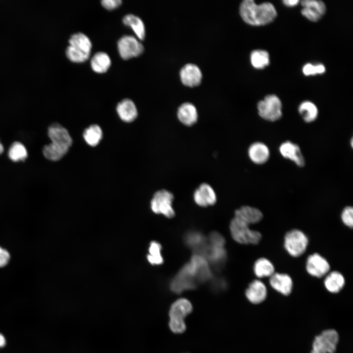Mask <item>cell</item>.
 <instances>
[{
  "label": "cell",
  "instance_id": "cell-1",
  "mask_svg": "<svg viewBox=\"0 0 353 353\" xmlns=\"http://www.w3.org/2000/svg\"><path fill=\"white\" fill-rule=\"evenodd\" d=\"M239 12L246 23L254 26L267 25L276 18L277 11L270 2L257 4L252 0H245L240 5Z\"/></svg>",
  "mask_w": 353,
  "mask_h": 353
},
{
  "label": "cell",
  "instance_id": "cell-2",
  "mask_svg": "<svg viewBox=\"0 0 353 353\" xmlns=\"http://www.w3.org/2000/svg\"><path fill=\"white\" fill-rule=\"evenodd\" d=\"M69 43L66 54L69 60L76 63H82L89 58L92 44L86 35L80 32L74 34L70 37Z\"/></svg>",
  "mask_w": 353,
  "mask_h": 353
},
{
  "label": "cell",
  "instance_id": "cell-3",
  "mask_svg": "<svg viewBox=\"0 0 353 353\" xmlns=\"http://www.w3.org/2000/svg\"><path fill=\"white\" fill-rule=\"evenodd\" d=\"M192 310V305L187 299L180 298L176 301L171 306L169 310V327L176 333L184 331L186 325L185 318Z\"/></svg>",
  "mask_w": 353,
  "mask_h": 353
},
{
  "label": "cell",
  "instance_id": "cell-4",
  "mask_svg": "<svg viewBox=\"0 0 353 353\" xmlns=\"http://www.w3.org/2000/svg\"><path fill=\"white\" fill-rule=\"evenodd\" d=\"M229 228L233 239L240 244L255 245L262 238L260 232L250 229L249 225L235 217L231 221Z\"/></svg>",
  "mask_w": 353,
  "mask_h": 353
},
{
  "label": "cell",
  "instance_id": "cell-5",
  "mask_svg": "<svg viewBox=\"0 0 353 353\" xmlns=\"http://www.w3.org/2000/svg\"><path fill=\"white\" fill-rule=\"evenodd\" d=\"M308 244V238L301 230L293 229L288 231L284 238V247L288 253L295 257L305 252Z\"/></svg>",
  "mask_w": 353,
  "mask_h": 353
},
{
  "label": "cell",
  "instance_id": "cell-6",
  "mask_svg": "<svg viewBox=\"0 0 353 353\" xmlns=\"http://www.w3.org/2000/svg\"><path fill=\"white\" fill-rule=\"evenodd\" d=\"M259 116L263 119L274 122L282 116V104L279 99L275 95L266 96L257 105Z\"/></svg>",
  "mask_w": 353,
  "mask_h": 353
},
{
  "label": "cell",
  "instance_id": "cell-7",
  "mask_svg": "<svg viewBox=\"0 0 353 353\" xmlns=\"http://www.w3.org/2000/svg\"><path fill=\"white\" fill-rule=\"evenodd\" d=\"M174 196L170 191L162 189L156 192L151 202V209L156 214H161L168 218L175 214L172 206Z\"/></svg>",
  "mask_w": 353,
  "mask_h": 353
},
{
  "label": "cell",
  "instance_id": "cell-8",
  "mask_svg": "<svg viewBox=\"0 0 353 353\" xmlns=\"http://www.w3.org/2000/svg\"><path fill=\"white\" fill-rule=\"evenodd\" d=\"M195 271L190 262L185 264L172 280L170 287L175 293H179L196 287L197 281Z\"/></svg>",
  "mask_w": 353,
  "mask_h": 353
},
{
  "label": "cell",
  "instance_id": "cell-9",
  "mask_svg": "<svg viewBox=\"0 0 353 353\" xmlns=\"http://www.w3.org/2000/svg\"><path fill=\"white\" fill-rule=\"evenodd\" d=\"M338 341L339 335L335 330H325L315 337L310 353H334Z\"/></svg>",
  "mask_w": 353,
  "mask_h": 353
},
{
  "label": "cell",
  "instance_id": "cell-10",
  "mask_svg": "<svg viewBox=\"0 0 353 353\" xmlns=\"http://www.w3.org/2000/svg\"><path fill=\"white\" fill-rule=\"evenodd\" d=\"M118 49L121 57L126 60L141 54L144 51V47L133 36L125 35L119 40Z\"/></svg>",
  "mask_w": 353,
  "mask_h": 353
},
{
  "label": "cell",
  "instance_id": "cell-11",
  "mask_svg": "<svg viewBox=\"0 0 353 353\" xmlns=\"http://www.w3.org/2000/svg\"><path fill=\"white\" fill-rule=\"evenodd\" d=\"M306 270L310 275L321 278L329 272L330 265L324 257L318 253H314L307 257Z\"/></svg>",
  "mask_w": 353,
  "mask_h": 353
},
{
  "label": "cell",
  "instance_id": "cell-12",
  "mask_svg": "<svg viewBox=\"0 0 353 353\" xmlns=\"http://www.w3.org/2000/svg\"><path fill=\"white\" fill-rule=\"evenodd\" d=\"M302 15L308 20L316 22L325 14L326 7L321 0H304L301 1Z\"/></svg>",
  "mask_w": 353,
  "mask_h": 353
},
{
  "label": "cell",
  "instance_id": "cell-13",
  "mask_svg": "<svg viewBox=\"0 0 353 353\" xmlns=\"http://www.w3.org/2000/svg\"><path fill=\"white\" fill-rule=\"evenodd\" d=\"M196 203L202 207L214 204L217 200L216 193L213 188L208 184H201L195 191L193 195Z\"/></svg>",
  "mask_w": 353,
  "mask_h": 353
},
{
  "label": "cell",
  "instance_id": "cell-14",
  "mask_svg": "<svg viewBox=\"0 0 353 353\" xmlns=\"http://www.w3.org/2000/svg\"><path fill=\"white\" fill-rule=\"evenodd\" d=\"M180 77L184 85L194 87L200 84L202 74L198 66L194 64L189 63L181 68L180 71Z\"/></svg>",
  "mask_w": 353,
  "mask_h": 353
},
{
  "label": "cell",
  "instance_id": "cell-15",
  "mask_svg": "<svg viewBox=\"0 0 353 353\" xmlns=\"http://www.w3.org/2000/svg\"><path fill=\"white\" fill-rule=\"evenodd\" d=\"M48 136L52 143L70 148L73 140L68 130L61 125L54 123L48 128Z\"/></svg>",
  "mask_w": 353,
  "mask_h": 353
},
{
  "label": "cell",
  "instance_id": "cell-16",
  "mask_svg": "<svg viewBox=\"0 0 353 353\" xmlns=\"http://www.w3.org/2000/svg\"><path fill=\"white\" fill-rule=\"evenodd\" d=\"M269 282L273 289L285 296L292 291L293 281L288 274L275 273L270 277Z\"/></svg>",
  "mask_w": 353,
  "mask_h": 353
},
{
  "label": "cell",
  "instance_id": "cell-17",
  "mask_svg": "<svg viewBox=\"0 0 353 353\" xmlns=\"http://www.w3.org/2000/svg\"><path fill=\"white\" fill-rule=\"evenodd\" d=\"M234 217L250 226L261 221L263 215L258 209L248 205L241 206L235 212Z\"/></svg>",
  "mask_w": 353,
  "mask_h": 353
},
{
  "label": "cell",
  "instance_id": "cell-18",
  "mask_svg": "<svg viewBox=\"0 0 353 353\" xmlns=\"http://www.w3.org/2000/svg\"><path fill=\"white\" fill-rule=\"evenodd\" d=\"M279 150L284 157L292 160L298 166L304 165V159L298 145L290 141H286L281 144Z\"/></svg>",
  "mask_w": 353,
  "mask_h": 353
},
{
  "label": "cell",
  "instance_id": "cell-19",
  "mask_svg": "<svg viewBox=\"0 0 353 353\" xmlns=\"http://www.w3.org/2000/svg\"><path fill=\"white\" fill-rule=\"evenodd\" d=\"M245 295L250 302L257 304L265 300L267 290L265 285L261 281L255 279L250 283Z\"/></svg>",
  "mask_w": 353,
  "mask_h": 353
},
{
  "label": "cell",
  "instance_id": "cell-20",
  "mask_svg": "<svg viewBox=\"0 0 353 353\" xmlns=\"http://www.w3.org/2000/svg\"><path fill=\"white\" fill-rule=\"evenodd\" d=\"M177 117L183 125L186 126H192L198 120L197 110L192 103L188 102L183 103L177 109Z\"/></svg>",
  "mask_w": 353,
  "mask_h": 353
},
{
  "label": "cell",
  "instance_id": "cell-21",
  "mask_svg": "<svg viewBox=\"0 0 353 353\" xmlns=\"http://www.w3.org/2000/svg\"><path fill=\"white\" fill-rule=\"evenodd\" d=\"M190 263L192 265L198 281L202 282L208 280L211 277V272L206 259L202 255H194Z\"/></svg>",
  "mask_w": 353,
  "mask_h": 353
},
{
  "label": "cell",
  "instance_id": "cell-22",
  "mask_svg": "<svg viewBox=\"0 0 353 353\" xmlns=\"http://www.w3.org/2000/svg\"><path fill=\"white\" fill-rule=\"evenodd\" d=\"M248 155L251 161L257 164L266 162L269 158L270 151L268 147L263 143L255 142L248 149Z\"/></svg>",
  "mask_w": 353,
  "mask_h": 353
},
{
  "label": "cell",
  "instance_id": "cell-23",
  "mask_svg": "<svg viewBox=\"0 0 353 353\" xmlns=\"http://www.w3.org/2000/svg\"><path fill=\"white\" fill-rule=\"evenodd\" d=\"M116 110L119 117L125 122L133 121L138 115L134 103L129 99L121 101L117 106Z\"/></svg>",
  "mask_w": 353,
  "mask_h": 353
},
{
  "label": "cell",
  "instance_id": "cell-24",
  "mask_svg": "<svg viewBox=\"0 0 353 353\" xmlns=\"http://www.w3.org/2000/svg\"><path fill=\"white\" fill-rule=\"evenodd\" d=\"M324 285L330 293H337L341 290L345 283L344 276L338 271L329 273L324 279Z\"/></svg>",
  "mask_w": 353,
  "mask_h": 353
},
{
  "label": "cell",
  "instance_id": "cell-25",
  "mask_svg": "<svg viewBox=\"0 0 353 353\" xmlns=\"http://www.w3.org/2000/svg\"><path fill=\"white\" fill-rule=\"evenodd\" d=\"M201 251H204L206 258L215 265L223 264L226 259V253L224 247L209 244L208 245H205Z\"/></svg>",
  "mask_w": 353,
  "mask_h": 353
},
{
  "label": "cell",
  "instance_id": "cell-26",
  "mask_svg": "<svg viewBox=\"0 0 353 353\" xmlns=\"http://www.w3.org/2000/svg\"><path fill=\"white\" fill-rule=\"evenodd\" d=\"M111 65L109 56L105 52H98L95 53L91 60V66L93 70L98 73L106 72Z\"/></svg>",
  "mask_w": 353,
  "mask_h": 353
},
{
  "label": "cell",
  "instance_id": "cell-27",
  "mask_svg": "<svg viewBox=\"0 0 353 353\" xmlns=\"http://www.w3.org/2000/svg\"><path fill=\"white\" fill-rule=\"evenodd\" d=\"M253 271L258 278L270 277L275 273V267L269 259L261 257L255 262Z\"/></svg>",
  "mask_w": 353,
  "mask_h": 353
},
{
  "label": "cell",
  "instance_id": "cell-28",
  "mask_svg": "<svg viewBox=\"0 0 353 353\" xmlns=\"http://www.w3.org/2000/svg\"><path fill=\"white\" fill-rule=\"evenodd\" d=\"M69 149V148L51 142L44 147L43 152L44 155L49 160L57 161L67 153Z\"/></svg>",
  "mask_w": 353,
  "mask_h": 353
},
{
  "label": "cell",
  "instance_id": "cell-29",
  "mask_svg": "<svg viewBox=\"0 0 353 353\" xmlns=\"http://www.w3.org/2000/svg\"><path fill=\"white\" fill-rule=\"evenodd\" d=\"M123 23L131 27L140 40H143L145 36V28L142 20L132 14L126 15L123 19Z\"/></svg>",
  "mask_w": 353,
  "mask_h": 353
},
{
  "label": "cell",
  "instance_id": "cell-30",
  "mask_svg": "<svg viewBox=\"0 0 353 353\" xmlns=\"http://www.w3.org/2000/svg\"><path fill=\"white\" fill-rule=\"evenodd\" d=\"M83 136L87 144L95 147L98 145L102 139V130L99 126L92 125L85 129Z\"/></svg>",
  "mask_w": 353,
  "mask_h": 353
},
{
  "label": "cell",
  "instance_id": "cell-31",
  "mask_svg": "<svg viewBox=\"0 0 353 353\" xmlns=\"http://www.w3.org/2000/svg\"><path fill=\"white\" fill-rule=\"evenodd\" d=\"M299 112L303 120L307 123L313 122L318 116V110L316 106L312 102L305 101L299 106Z\"/></svg>",
  "mask_w": 353,
  "mask_h": 353
},
{
  "label": "cell",
  "instance_id": "cell-32",
  "mask_svg": "<svg viewBox=\"0 0 353 353\" xmlns=\"http://www.w3.org/2000/svg\"><path fill=\"white\" fill-rule=\"evenodd\" d=\"M251 62L252 66L258 69H262L269 64V55L267 51L257 50L252 51L251 54Z\"/></svg>",
  "mask_w": 353,
  "mask_h": 353
},
{
  "label": "cell",
  "instance_id": "cell-33",
  "mask_svg": "<svg viewBox=\"0 0 353 353\" xmlns=\"http://www.w3.org/2000/svg\"><path fill=\"white\" fill-rule=\"evenodd\" d=\"M8 154L10 159L15 162L24 161L27 156L26 148L19 142H15L11 145Z\"/></svg>",
  "mask_w": 353,
  "mask_h": 353
},
{
  "label": "cell",
  "instance_id": "cell-34",
  "mask_svg": "<svg viewBox=\"0 0 353 353\" xmlns=\"http://www.w3.org/2000/svg\"><path fill=\"white\" fill-rule=\"evenodd\" d=\"M161 245L155 241L150 243L149 249V254L147 255V259L152 265H160L163 262L161 254Z\"/></svg>",
  "mask_w": 353,
  "mask_h": 353
},
{
  "label": "cell",
  "instance_id": "cell-35",
  "mask_svg": "<svg viewBox=\"0 0 353 353\" xmlns=\"http://www.w3.org/2000/svg\"><path fill=\"white\" fill-rule=\"evenodd\" d=\"M185 241L188 246L198 250H201L205 245V239L203 235L197 232H191L188 233L185 237Z\"/></svg>",
  "mask_w": 353,
  "mask_h": 353
},
{
  "label": "cell",
  "instance_id": "cell-36",
  "mask_svg": "<svg viewBox=\"0 0 353 353\" xmlns=\"http://www.w3.org/2000/svg\"><path fill=\"white\" fill-rule=\"evenodd\" d=\"M341 220L344 225L351 228L353 227V208L352 206L345 207L341 213Z\"/></svg>",
  "mask_w": 353,
  "mask_h": 353
},
{
  "label": "cell",
  "instance_id": "cell-37",
  "mask_svg": "<svg viewBox=\"0 0 353 353\" xmlns=\"http://www.w3.org/2000/svg\"><path fill=\"white\" fill-rule=\"evenodd\" d=\"M303 72L305 76L321 74L325 72V68L322 64L313 65L308 63L303 66Z\"/></svg>",
  "mask_w": 353,
  "mask_h": 353
},
{
  "label": "cell",
  "instance_id": "cell-38",
  "mask_svg": "<svg viewBox=\"0 0 353 353\" xmlns=\"http://www.w3.org/2000/svg\"><path fill=\"white\" fill-rule=\"evenodd\" d=\"M209 243L212 245L224 247L225 241L224 237L219 233L211 232L208 237Z\"/></svg>",
  "mask_w": 353,
  "mask_h": 353
},
{
  "label": "cell",
  "instance_id": "cell-39",
  "mask_svg": "<svg viewBox=\"0 0 353 353\" xmlns=\"http://www.w3.org/2000/svg\"><path fill=\"white\" fill-rule=\"evenodd\" d=\"M102 5L108 10H112L119 7L122 3L121 0H103L101 1Z\"/></svg>",
  "mask_w": 353,
  "mask_h": 353
},
{
  "label": "cell",
  "instance_id": "cell-40",
  "mask_svg": "<svg viewBox=\"0 0 353 353\" xmlns=\"http://www.w3.org/2000/svg\"><path fill=\"white\" fill-rule=\"evenodd\" d=\"M10 258V255L8 252L0 247V267L6 265Z\"/></svg>",
  "mask_w": 353,
  "mask_h": 353
},
{
  "label": "cell",
  "instance_id": "cell-41",
  "mask_svg": "<svg viewBox=\"0 0 353 353\" xmlns=\"http://www.w3.org/2000/svg\"><path fill=\"white\" fill-rule=\"evenodd\" d=\"M282 2L287 6L293 7L297 5L299 1L298 0H284Z\"/></svg>",
  "mask_w": 353,
  "mask_h": 353
},
{
  "label": "cell",
  "instance_id": "cell-42",
  "mask_svg": "<svg viewBox=\"0 0 353 353\" xmlns=\"http://www.w3.org/2000/svg\"><path fill=\"white\" fill-rule=\"evenodd\" d=\"M5 344V339L2 334L0 333V348L4 346Z\"/></svg>",
  "mask_w": 353,
  "mask_h": 353
},
{
  "label": "cell",
  "instance_id": "cell-43",
  "mask_svg": "<svg viewBox=\"0 0 353 353\" xmlns=\"http://www.w3.org/2000/svg\"><path fill=\"white\" fill-rule=\"evenodd\" d=\"M3 151V147L0 142V154H1Z\"/></svg>",
  "mask_w": 353,
  "mask_h": 353
}]
</instances>
